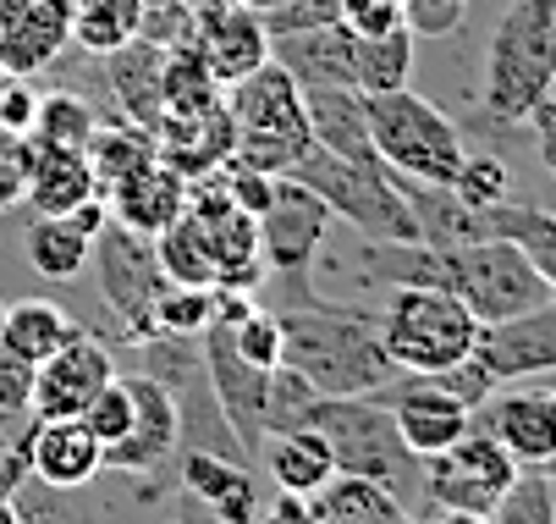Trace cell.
Returning a JSON list of instances; mask_svg holds the SVG:
<instances>
[{
	"label": "cell",
	"mask_w": 556,
	"mask_h": 524,
	"mask_svg": "<svg viewBox=\"0 0 556 524\" xmlns=\"http://www.w3.org/2000/svg\"><path fill=\"white\" fill-rule=\"evenodd\" d=\"M281 364L320 392V398H375L391 387L396 370L380 348V326L358 304H337V298H303V304H281Z\"/></svg>",
	"instance_id": "1"
},
{
	"label": "cell",
	"mask_w": 556,
	"mask_h": 524,
	"mask_svg": "<svg viewBox=\"0 0 556 524\" xmlns=\"http://www.w3.org/2000/svg\"><path fill=\"white\" fill-rule=\"evenodd\" d=\"M551 78H556V0H507L480 72L485 127H523Z\"/></svg>",
	"instance_id": "2"
},
{
	"label": "cell",
	"mask_w": 556,
	"mask_h": 524,
	"mask_svg": "<svg viewBox=\"0 0 556 524\" xmlns=\"http://www.w3.org/2000/svg\"><path fill=\"white\" fill-rule=\"evenodd\" d=\"M298 425L320 431L331 441V459H337V475H358V481H375L386 491H396L403 502L419 497V459L403 447L396 436V420L380 398H320L314 392L298 414ZM292 425V431H298Z\"/></svg>",
	"instance_id": "3"
},
{
	"label": "cell",
	"mask_w": 556,
	"mask_h": 524,
	"mask_svg": "<svg viewBox=\"0 0 556 524\" xmlns=\"http://www.w3.org/2000/svg\"><path fill=\"white\" fill-rule=\"evenodd\" d=\"M380 348L403 376H441L480 348V321L446 287H391L386 310L375 315Z\"/></svg>",
	"instance_id": "4"
},
{
	"label": "cell",
	"mask_w": 556,
	"mask_h": 524,
	"mask_svg": "<svg viewBox=\"0 0 556 524\" xmlns=\"http://www.w3.org/2000/svg\"><path fill=\"white\" fill-rule=\"evenodd\" d=\"M226 111H231V155L243 166H254V172H265V177H287L314 149L303 89L287 78V66H276V61L249 72L243 84H231L226 89Z\"/></svg>",
	"instance_id": "5"
},
{
	"label": "cell",
	"mask_w": 556,
	"mask_h": 524,
	"mask_svg": "<svg viewBox=\"0 0 556 524\" xmlns=\"http://www.w3.org/2000/svg\"><path fill=\"white\" fill-rule=\"evenodd\" d=\"M364 116H369V138L386 172L452 188L468 144H463V127L430 95H419L414 84L391 95H364Z\"/></svg>",
	"instance_id": "6"
},
{
	"label": "cell",
	"mask_w": 556,
	"mask_h": 524,
	"mask_svg": "<svg viewBox=\"0 0 556 524\" xmlns=\"http://www.w3.org/2000/svg\"><path fill=\"white\" fill-rule=\"evenodd\" d=\"M435 287L457 292L480 326L513 321V315H523V310L551 298L545 276L529 265V254L513 238H473V244L435 249Z\"/></svg>",
	"instance_id": "7"
},
{
	"label": "cell",
	"mask_w": 556,
	"mask_h": 524,
	"mask_svg": "<svg viewBox=\"0 0 556 524\" xmlns=\"http://www.w3.org/2000/svg\"><path fill=\"white\" fill-rule=\"evenodd\" d=\"M298 177L303 188H314L326 199V210L337 221L369 244H419V221L403 199V188L391 183L386 166H353L342 155H326V149H308V155L287 172Z\"/></svg>",
	"instance_id": "8"
},
{
	"label": "cell",
	"mask_w": 556,
	"mask_h": 524,
	"mask_svg": "<svg viewBox=\"0 0 556 524\" xmlns=\"http://www.w3.org/2000/svg\"><path fill=\"white\" fill-rule=\"evenodd\" d=\"M94 276H100V304L111 310L122 342H149L154 337V298H161L172 282L161 271V260H154V238L122 227V221H105L94 249Z\"/></svg>",
	"instance_id": "9"
},
{
	"label": "cell",
	"mask_w": 556,
	"mask_h": 524,
	"mask_svg": "<svg viewBox=\"0 0 556 524\" xmlns=\"http://www.w3.org/2000/svg\"><path fill=\"white\" fill-rule=\"evenodd\" d=\"M260 221V254H265V276L287 282L292 298L287 304H303V298H314L308 276H314V260H320L326 238H331V210L326 199L303 188L298 177H276L270 188V204L254 215Z\"/></svg>",
	"instance_id": "10"
},
{
	"label": "cell",
	"mask_w": 556,
	"mask_h": 524,
	"mask_svg": "<svg viewBox=\"0 0 556 524\" xmlns=\"http://www.w3.org/2000/svg\"><path fill=\"white\" fill-rule=\"evenodd\" d=\"M518 464L513 453L473 425L468 436H457L446 453L419 464V502L430 508H463V513H496L502 497L518 486Z\"/></svg>",
	"instance_id": "11"
},
{
	"label": "cell",
	"mask_w": 556,
	"mask_h": 524,
	"mask_svg": "<svg viewBox=\"0 0 556 524\" xmlns=\"http://www.w3.org/2000/svg\"><path fill=\"white\" fill-rule=\"evenodd\" d=\"M473 425L496 436L518 470L556 475V387L545 382H502L480 409Z\"/></svg>",
	"instance_id": "12"
},
{
	"label": "cell",
	"mask_w": 556,
	"mask_h": 524,
	"mask_svg": "<svg viewBox=\"0 0 556 524\" xmlns=\"http://www.w3.org/2000/svg\"><path fill=\"white\" fill-rule=\"evenodd\" d=\"M199 353H204L210 392H215V403H220V414H226V425H231L237 447H243L249 464H254L260 441H265L270 376H265V370H254L243 353H237V342H231V326H226V321H210V326L199 332Z\"/></svg>",
	"instance_id": "13"
},
{
	"label": "cell",
	"mask_w": 556,
	"mask_h": 524,
	"mask_svg": "<svg viewBox=\"0 0 556 524\" xmlns=\"http://www.w3.org/2000/svg\"><path fill=\"white\" fill-rule=\"evenodd\" d=\"M386 409H391V420H396V436H403V447L425 464V459H435V453H446V447L457 441V436H468L473 431V409L468 403H457L435 376H396L391 387H380L375 392Z\"/></svg>",
	"instance_id": "14"
},
{
	"label": "cell",
	"mask_w": 556,
	"mask_h": 524,
	"mask_svg": "<svg viewBox=\"0 0 556 524\" xmlns=\"http://www.w3.org/2000/svg\"><path fill=\"white\" fill-rule=\"evenodd\" d=\"M111 376H116V353L94 332H77L45 364H34V409L28 414L34 420H72V414H84Z\"/></svg>",
	"instance_id": "15"
},
{
	"label": "cell",
	"mask_w": 556,
	"mask_h": 524,
	"mask_svg": "<svg viewBox=\"0 0 556 524\" xmlns=\"http://www.w3.org/2000/svg\"><path fill=\"white\" fill-rule=\"evenodd\" d=\"M132 382V431L122 441L105 447V470H122V475H161L166 464H177L182 453V420H177V403L172 392L138 370Z\"/></svg>",
	"instance_id": "16"
},
{
	"label": "cell",
	"mask_w": 556,
	"mask_h": 524,
	"mask_svg": "<svg viewBox=\"0 0 556 524\" xmlns=\"http://www.w3.org/2000/svg\"><path fill=\"white\" fill-rule=\"evenodd\" d=\"M193 45H199V55L215 72L220 89L243 84L249 72H260L270 61L265 23L249 7H237V0H199L193 7Z\"/></svg>",
	"instance_id": "17"
},
{
	"label": "cell",
	"mask_w": 556,
	"mask_h": 524,
	"mask_svg": "<svg viewBox=\"0 0 556 524\" xmlns=\"http://www.w3.org/2000/svg\"><path fill=\"white\" fill-rule=\"evenodd\" d=\"M473 359H480L491 376H496V387H502V382L551 376V370H556V292L545 298V304L513 315V321L485 326Z\"/></svg>",
	"instance_id": "18"
},
{
	"label": "cell",
	"mask_w": 556,
	"mask_h": 524,
	"mask_svg": "<svg viewBox=\"0 0 556 524\" xmlns=\"http://www.w3.org/2000/svg\"><path fill=\"white\" fill-rule=\"evenodd\" d=\"M23 459H28V475L45 491H77V486H89L105 470V447H100V436L89 431L84 414L34 420V431L23 441Z\"/></svg>",
	"instance_id": "19"
},
{
	"label": "cell",
	"mask_w": 556,
	"mask_h": 524,
	"mask_svg": "<svg viewBox=\"0 0 556 524\" xmlns=\"http://www.w3.org/2000/svg\"><path fill=\"white\" fill-rule=\"evenodd\" d=\"M177 475H182V486L204 508H215L220 524H254L260 508H265L260 475L243 459H220V453H204V447H182V453H177Z\"/></svg>",
	"instance_id": "20"
},
{
	"label": "cell",
	"mask_w": 556,
	"mask_h": 524,
	"mask_svg": "<svg viewBox=\"0 0 556 524\" xmlns=\"http://www.w3.org/2000/svg\"><path fill=\"white\" fill-rule=\"evenodd\" d=\"M105 204H111V221H122V227H132L143 238H161L172 221L188 210V177L154 155L149 166H138L132 177L105 188Z\"/></svg>",
	"instance_id": "21"
},
{
	"label": "cell",
	"mask_w": 556,
	"mask_h": 524,
	"mask_svg": "<svg viewBox=\"0 0 556 524\" xmlns=\"http://www.w3.org/2000/svg\"><path fill=\"white\" fill-rule=\"evenodd\" d=\"M161 66H166V45H154V39H127L105 55V89H111V105L122 122L132 127H161Z\"/></svg>",
	"instance_id": "22"
},
{
	"label": "cell",
	"mask_w": 556,
	"mask_h": 524,
	"mask_svg": "<svg viewBox=\"0 0 556 524\" xmlns=\"http://www.w3.org/2000/svg\"><path fill=\"white\" fill-rule=\"evenodd\" d=\"M303 111H308V127H314V149L342 155L353 166H380L375 138H369V116H364V95L353 84L303 89Z\"/></svg>",
	"instance_id": "23"
},
{
	"label": "cell",
	"mask_w": 556,
	"mask_h": 524,
	"mask_svg": "<svg viewBox=\"0 0 556 524\" xmlns=\"http://www.w3.org/2000/svg\"><path fill=\"white\" fill-rule=\"evenodd\" d=\"M72 39V0H28V7L0 28V66L12 78L55 66L61 45Z\"/></svg>",
	"instance_id": "24"
},
{
	"label": "cell",
	"mask_w": 556,
	"mask_h": 524,
	"mask_svg": "<svg viewBox=\"0 0 556 524\" xmlns=\"http://www.w3.org/2000/svg\"><path fill=\"white\" fill-rule=\"evenodd\" d=\"M254 464H265L270 486L287 491V497H314V491L337 475L331 441H326L320 431H308V425H298V431H270V436L260 441Z\"/></svg>",
	"instance_id": "25"
},
{
	"label": "cell",
	"mask_w": 556,
	"mask_h": 524,
	"mask_svg": "<svg viewBox=\"0 0 556 524\" xmlns=\"http://www.w3.org/2000/svg\"><path fill=\"white\" fill-rule=\"evenodd\" d=\"M270 61L287 66V78L298 89L353 84V34L342 23L308 28V34H287V39H270Z\"/></svg>",
	"instance_id": "26"
},
{
	"label": "cell",
	"mask_w": 556,
	"mask_h": 524,
	"mask_svg": "<svg viewBox=\"0 0 556 524\" xmlns=\"http://www.w3.org/2000/svg\"><path fill=\"white\" fill-rule=\"evenodd\" d=\"M84 199H100V177H94L89 155L84 149H45L39 144L23 204H34V215H72Z\"/></svg>",
	"instance_id": "27"
},
{
	"label": "cell",
	"mask_w": 556,
	"mask_h": 524,
	"mask_svg": "<svg viewBox=\"0 0 556 524\" xmlns=\"http://www.w3.org/2000/svg\"><path fill=\"white\" fill-rule=\"evenodd\" d=\"M77 332H84V321L61 304H50V298H23V304L0 310V348L17 353L23 364H45Z\"/></svg>",
	"instance_id": "28"
},
{
	"label": "cell",
	"mask_w": 556,
	"mask_h": 524,
	"mask_svg": "<svg viewBox=\"0 0 556 524\" xmlns=\"http://www.w3.org/2000/svg\"><path fill=\"white\" fill-rule=\"evenodd\" d=\"M308 513H314V524H408L414 519L396 491L358 481V475H331L308 497Z\"/></svg>",
	"instance_id": "29"
},
{
	"label": "cell",
	"mask_w": 556,
	"mask_h": 524,
	"mask_svg": "<svg viewBox=\"0 0 556 524\" xmlns=\"http://www.w3.org/2000/svg\"><path fill=\"white\" fill-rule=\"evenodd\" d=\"M485 227H491V238H513L529 254V265L545 276V287L556 292V210L523 204V199H502V204L485 210Z\"/></svg>",
	"instance_id": "30"
},
{
	"label": "cell",
	"mask_w": 556,
	"mask_h": 524,
	"mask_svg": "<svg viewBox=\"0 0 556 524\" xmlns=\"http://www.w3.org/2000/svg\"><path fill=\"white\" fill-rule=\"evenodd\" d=\"M89 249H94V238H84L66 215H34V227L23 238V254H28L34 276H45V282L84 276L89 271Z\"/></svg>",
	"instance_id": "31"
},
{
	"label": "cell",
	"mask_w": 556,
	"mask_h": 524,
	"mask_svg": "<svg viewBox=\"0 0 556 524\" xmlns=\"http://www.w3.org/2000/svg\"><path fill=\"white\" fill-rule=\"evenodd\" d=\"M408 84H414V34L408 28L353 39V89L358 95H391Z\"/></svg>",
	"instance_id": "32"
},
{
	"label": "cell",
	"mask_w": 556,
	"mask_h": 524,
	"mask_svg": "<svg viewBox=\"0 0 556 524\" xmlns=\"http://www.w3.org/2000/svg\"><path fill=\"white\" fill-rule=\"evenodd\" d=\"M84 155H89V166H94V177H100V194H105V188H116L122 177H132L138 166H149L154 155H161V144H154L149 127H132V122L111 116L105 127H94V138H89Z\"/></svg>",
	"instance_id": "33"
},
{
	"label": "cell",
	"mask_w": 556,
	"mask_h": 524,
	"mask_svg": "<svg viewBox=\"0 0 556 524\" xmlns=\"http://www.w3.org/2000/svg\"><path fill=\"white\" fill-rule=\"evenodd\" d=\"M94 127H100V116H94V105H89L84 95L50 89V95H39V105H34L28 138L45 144V149H89Z\"/></svg>",
	"instance_id": "34"
},
{
	"label": "cell",
	"mask_w": 556,
	"mask_h": 524,
	"mask_svg": "<svg viewBox=\"0 0 556 524\" xmlns=\"http://www.w3.org/2000/svg\"><path fill=\"white\" fill-rule=\"evenodd\" d=\"M138 0H72V39L89 55H111L116 45L138 39Z\"/></svg>",
	"instance_id": "35"
},
{
	"label": "cell",
	"mask_w": 556,
	"mask_h": 524,
	"mask_svg": "<svg viewBox=\"0 0 556 524\" xmlns=\"http://www.w3.org/2000/svg\"><path fill=\"white\" fill-rule=\"evenodd\" d=\"M154 260H161L172 287H215V265H210V244L199 233V221L182 210L172 227L154 238Z\"/></svg>",
	"instance_id": "36"
},
{
	"label": "cell",
	"mask_w": 556,
	"mask_h": 524,
	"mask_svg": "<svg viewBox=\"0 0 556 524\" xmlns=\"http://www.w3.org/2000/svg\"><path fill=\"white\" fill-rule=\"evenodd\" d=\"M452 194L473 210H491V204L513 199V172H507L502 155H491V149H468L457 177H452Z\"/></svg>",
	"instance_id": "37"
},
{
	"label": "cell",
	"mask_w": 556,
	"mask_h": 524,
	"mask_svg": "<svg viewBox=\"0 0 556 524\" xmlns=\"http://www.w3.org/2000/svg\"><path fill=\"white\" fill-rule=\"evenodd\" d=\"M215 321V287H166L154 298V337H199Z\"/></svg>",
	"instance_id": "38"
},
{
	"label": "cell",
	"mask_w": 556,
	"mask_h": 524,
	"mask_svg": "<svg viewBox=\"0 0 556 524\" xmlns=\"http://www.w3.org/2000/svg\"><path fill=\"white\" fill-rule=\"evenodd\" d=\"M231 326V342H237V353H243L254 370H281V321H276V310H249L243 321H226Z\"/></svg>",
	"instance_id": "39"
},
{
	"label": "cell",
	"mask_w": 556,
	"mask_h": 524,
	"mask_svg": "<svg viewBox=\"0 0 556 524\" xmlns=\"http://www.w3.org/2000/svg\"><path fill=\"white\" fill-rule=\"evenodd\" d=\"M496 524H556V486L540 470H523L518 486L502 497Z\"/></svg>",
	"instance_id": "40"
},
{
	"label": "cell",
	"mask_w": 556,
	"mask_h": 524,
	"mask_svg": "<svg viewBox=\"0 0 556 524\" xmlns=\"http://www.w3.org/2000/svg\"><path fill=\"white\" fill-rule=\"evenodd\" d=\"M84 420H89V431L100 436V447H111V441H122V436L132 431V382L122 376V370L94 392V403L84 409Z\"/></svg>",
	"instance_id": "41"
},
{
	"label": "cell",
	"mask_w": 556,
	"mask_h": 524,
	"mask_svg": "<svg viewBox=\"0 0 556 524\" xmlns=\"http://www.w3.org/2000/svg\"><path fill=\"white\" fill-rule=\"evenodd\" d=\"M39 155V144L28 133H12V127H0V210H12L23 204V188H28V166Z\"/></svg>",
	"instance_id": "42"
},
{
	"label": "cell",
	"mask_w": 556,
	"mask_h": 524,
	"mask_svg": "<svg viewBox=\"0 0 556 524\" xmlns=\"http://www.w3.org/2000/svg\"><path fill=\"white\" fill-rule=\"evenodd\" d=\"M337 17H342V0H281L260 23L270 39H287V34H308V28H331Z\"/></svg>",
	"instance_id": "43"
},
{
	"label": "cell",
	"mask_w": 556,
	"mask_h": 524,
	"mask_svg": "<svg viewBox=\"0 0 556 524\" xmlns=\"http://www.w3.org/2000/svg\"><path fill=\"white\" fill-rule=\"evenodd\" d=\"M468 17V0H403V23L414 39H446Z\"/></svg>",
	"instance_id": "44"
},
{
	"label": "cell",
	"mask_w": 556,
	"mask_h": 524,
	"mask_svg": "<svg viewBox=\"0 0 556 524\" xmlns=\"http://www.w3.org/2000/svg\"><path fill=\"white\" fill-rule=\"evenodd\" d=\"M353 39H375L391 28H408L403 23V0H342V17H337Z\"/></svg>",
	"instance_id": "45"
},
{
	"label": "cell",
	"mask_w": 556,
	"mask_h": 524,
	"mask_svg": "<svg viewBox=\"0 0 556 524\" xmlns=\"http://www.w3.org/2000/svg\"><path fill=\"white\" fill-rule=\"evenodd\" d=\"M34 409V364L0 348V420H17Z\"/></svg>",
	"instance_id": "46"
},
{
	"label": "cell",
	"mask_w": 556,
	"mask_h": 524,
	"mask_svg": "<svg viewBox=\"0 0 556 524\" xmlns=\"http://www.w3.org/2000/svg\"><path fill=\"white\" fill-rule=\"evenodd\" d=\"M529 133H534V149H540V161H545V172L556 177V78H551V89L540 95V105L529 111V122H523Z\"/></svg>",
	"instance_id": "47"
},
{
	"label": "cell",
	"mask_w": 556,
	"mask_h": 524,
	"mask_svg": "<svg viewBox=\"0 0 556 524\" xmlns=\"http://www.w3.org/2000/svg\"><path fill=\"white\" fill-rule=\"evenodd\" d=\"M34 105H39V95H34L23 78H12V84H7V95H0V127L28 133V127H34Z\"/></svg>",
	"instance_id": "48"
},
{
	"label": "cell",
	"mask_w": 556,
	"mask_h": 524,
	"mask_svg": "<svg viewBox=\"0 0 556 524\" xmlns=\"http://www.w3.org/2000/svg\"><path fill=\"white\" fill-rule=\"evenodd\" d=\"M254 524H314V513H308V497H276V502H265L260 508V519Z\"/></svg>",
	"instance_id": "49"
},
{
	"label": "cell",
	"mask_w": 556,
	"mask_h": 524,
	"mask_svg": "<svg viewBox=\"0 0 556 524\" xmlns=\"http://www.w3.org/2000/svg\"><path fill=\"white\" fill-rule=\"evenodd\" d=\"M425 524H496V513H463V508H435Z\"/></svg>",
	"instance_id": "50"
},
{
	"label": "cell",
	"mask_w": 556,
	"mask_h": 524,
	"mask_svg": "<svg viewBox=\"0 0 556 524\" xmlns=\"http://www.w3.org/2000/svg\"><path fill=\"white\" fill-rule=\"evenodd\" d=\"M0 524H23V508H17V497H0Z\"/></svg>",
	"instance_id": "51"
},
{
	"label": "cell",
	"mask_w": 556,
	"mask_h": 524,
	"mask_svg": "<svg viewBox=\"0 0 556 524\" xmlns=\"http://www.w3.org/2000/svg\"><path fill=\"white\" fill-rule=\"evenodd\" d=\"M237 7H249L254 17H265V12H276V7H281V0H237Z\"/></svg>",
	"instance_id": "52"
},
{
	"label": "cell",
	"mask_w": 556,
	"mask_h": 524,
	"mask_svg": "<svg viewBox=\"0 0 556 524\" xmlns=\"http://www.w3.org/2000/svg\"><path fill=\"white\" fill-rule=\"evenodd\" d=\"M7 84H12V72H7V66H0V95H7Z\"/></svg>",
	"instance_id": "53"
},
{
	"label": "cell",
	"mask_w": 556,
	"mask_h": 524,
	"mask_svg": "<svg viewBox=\"0 0 556 524\" xmlns=\"http://www.w3.org/2000/svg\"><path fill=\"white\" fill-rule=\"evenodd\" d=\"M408 524H425V519H408Z\"/></svg>",
	"instance_id": "54"
},
{
	"label": "cell",
	"mask_w": 556,
	"mask_h": 524,
	"mask_svg": "<svg viewBox=\"0 0 556 524\" xmlns=\"http://www.w3.org/2000/svg\"><path fill=\"white\" fill-rule=\"evenodd\" d=\"M0 310H7V304H0Z\"/></svg>",
	"instance_id": "55"
}]
</instances>
